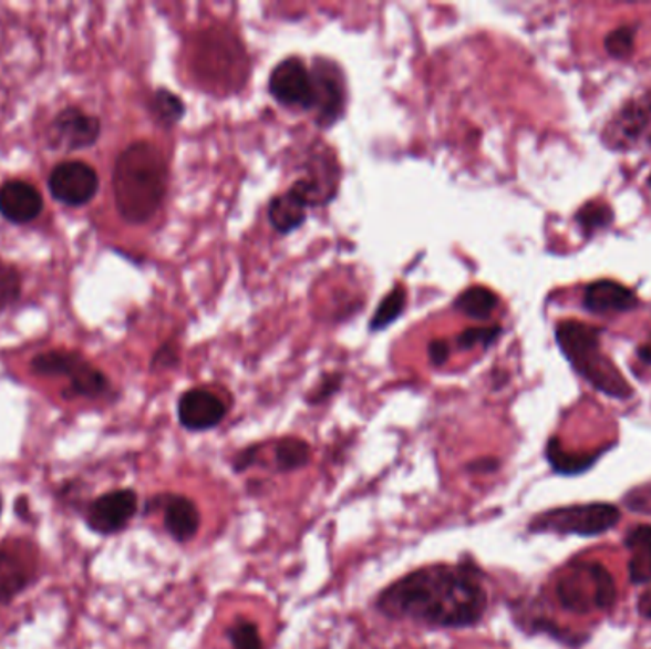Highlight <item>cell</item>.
<instances>
[{"mask_svg":"<svg viewBox=\"0 0 651 649\" xmlns=\"http://www.w3.org/2000/svg\"><path fill=\"white\" fill-rule=\"evenodd\" d=\"M621 518L616 505L610 503H585L571 507L552 508L547 513L537 514L529 522L531 534L583 535L592 537L613 528Z\"/></svg>","mask_w":651,"mask_h":649,"instance_id":"cell-5","label":"cell"},{"mask_svg":"<svg viewBox=\"0 0 651 649\" xmlns=\"http://www.w3.org/2000/svg\"><path fill=\"white\" fill-rule=\"evenodd\" d=\"M309 442L298 436H285L271 446V467L275 473L290 474L306 468L311 463Z\"/></svg>","mask_w":651,"mask_h":649,"instance_id":"cell-20","label":"cell"},{"mask_svg":"<svg viewBox=\"0 0 651 649\" xmlns=\"http://www.w3.org/2000/svg\"><path fill=\"white\" fill-rule=\"evenodd\" d=\"M589 568L587 562H579L574 571H568L557 585V596L560 606L574 611V614H587L595 608L592 598L587 595V585H589Z\"/></svg>","mask_w":651,"mask_h":649,"instance_id":"cell-18","label":"cell"},{"mask_svg":"<svg viewBox=\"0 0 651 649\" xmlns=\"http://www.w3.org/2000/svg\"><path fill=\"white\" fill-rule=\"evenodd\" d=\"M557 339L558 346L577 372L600 393L621 400L631 396L629 383L600 351V332L597 328L576 320H566L558 324Z\"/></svg>","mask_w":651,"mask_h":649,"instance_id":"cell-3","label":"cell"},{"mask_svg":"<svg viewBox=\"0 0 651 649\" xmlns=\"http://www.w3.org/2000/svg\"><path fill=\"white\" fill-rule=\"evenodd\" d=\"M225 638L231 643V649H265L259 627L251 619L232 621L225 630Z\"/></svg>","mask_w":651,"mask_h":649,"instance_id":"cell-24","label":"cell"},{"mask_svg":"<svg viewBox=\"0 0 651 649\" xmlns=\"http://www.w3.org/2000/svg\"><path fill=\"white\" fill-rule=\"evenodd\" d=\"M650 185H651V176H650Z\"/></svg>","mask_w":651,"mask_h":649,"instance_id":"cell-37","label":"cell"},{"mask_svg":"<svg viewBox=\"0 0 651 649\" xmlns=\"http://www.w3.org/2000/svg\"><path fill=\"white\" fill-rule=\"evenodd\" d=\"M545 455H547V461H549L550 467H552L555 473L564 474V476H574V474H581L585 473V471H589V468L597 463L598 457L602 455V452H566V450L560 446L558 439H550Z\"/></svg>","mask_w":651,"mask_h":649,"instance_id":"cell-21","label":"cell"},{"mask_svg":"<svg viewBox=\"0 0 651 649\" xmlns=\"http://www.w3.org/2000/svg\"><path fill=\"white\" fill-rule=\"evenodd\" d=\"M44 198L33 183L10 179L0 185V216L10 224L28 225L41 217Z\"/></svg>","mask_w":651,"mask_h":649,"instance_id":"cell-15","label":"cell"},{"mask_svg":"<svg viewBox=\"0 0 651 649\" xmlns=\"http://www.w3.org/2000/svg\"><path fill=\"white\" fill-rule=\"evenodd\" d=\"M577 222L585 233H595L611 222V210L602 203H589L577 214Z\"/></svg>","mask_w":651,"mask_h":649,"instance_id":"cell-27","label":"cell"},{"mask_svg":"<svg viewBox=\"0 0 651 649\" xmlns=\"http://www.w3.org/2000/svg\"><path fill=\"white\" fill-rule=\"evenodd\" d=\"M373 608L391 621L434 630L473 629L488 611V590L475 560L428 564L402 575L375 596Z\"/></svg>","mask_w":651,"mask_h":649,"instance_id":"cell-1","label":"cell"},{"mask_svg":"<svg viewBox=\"0 0 651 649\" xmlns=\"http://www.w3.org/2000/svg\"><path fill=\"white\" fill-rule=\"evenodd\" d=\"M634 47V33L631 28L618 29L606 39V48L616 58H627Z\"/></svg>","mask_w":651,"mask_h":649,"instance_id":"cell-30","label":"cell"},{"mask_svg":"<svg viewBox=\"0 0 651 649\" xmlns=\"http://www.w3.org/2000/svg\"><path fill=\"white\" fill-rule=\"evenodd\" d=\"M428 357L434 365H442L448 360V346L444 341H433L428 346Z\"/></svg>","mask_w":651,"mask_h":649,"instance_id":"cell-33","label":"cell"},{"mask_svg":"<svg viewBox=\"0 0 651 649\" xmlns=\"http://www.w3.org/2000/svg\"><path fill=\"white\" fill-rule=\"evenodd\" d=\"M624 545L631 550L629 575L632 585H648L651 581V526H634L624 537Z\"/></svg>","mask_w":651,"mask_h":649,"instance_id":"cell-19","label":"cell"},{"mask_svg":"<svg viewBox=\"0 0 651 649\" xmlns=\"http://www.w3.org/2000/svg\"><path fill=\"white\" fill-rule=\"evenodd\" d=\"M338 389H340V375L328 379L326 383H322V385L319 387V391L312 394L309 400H311L312 404H320V402H324L326 399H330Z\"/></svg>","mask_w":651,"mask_h":649,"instance_id":"cell-32","label":"cell"},{"mask_svg":"<svg viewBox=\"0 0 651 649\" xmlns=\"http://www.w3.org/2000/svg\"><path fill=\"white\" fill-rule=\"evenodd\" d=\"M317 92V121L320 126H332L345 107V86L340 69L332 61L320 60L311 71Z\"/></svg>","mask_w":651,"mask_h":649,"instance_id":"cell-14","label":"cell"},{"mask_svg":"<svg viewBox=\"0 0 651 649\" xmlns=\"http://www.w3.org/2000/svg\"><path fill=\"white\" fill-rule=\"evenodd\" d=\"M638 611H640L642 616L648 617V619H651V590L650 593H645V595L638 600Z\"/></svg>","mask_w":651,"mask_h":649,"instance_id":"cell-34","label":"cell"},{"mask_svg":"<svg viewBox=\"0 0 651 649\" xmlns=\"http://www.w3.org/2000/svg\"><path fill=\"white\" fill-rule=\"evenodd\" d=\"M0 513H2V497H0Z\"/></svg>","mask_w":651,"mask_h":649,"instance_id":"cell-36","label":"cell"},{"mask_svg":"<svg viewBox=\"0 0 651 649\" xmlns=\"http://www.w3.org/2000/svg\"><path fill=\"white\" fill-rule=\"evenodd\" d=\"M140 499L134 490L121 487L90 501L84 511V521L94 534L115 535L128 528L130 522L136 516Z\"/></svg>","mask_w":651,"mask_h":649,"instance_id":"cell-8","label":"cell"},{"mask_svg":"<svg viewBox=\"0 0 651 649\" xmlns=\"http://www.w3.org/2000/svg\"><path fill=\"white\" fill-rule=\"evenodd\" d=\"M48 189L58 203L79 208L94 200L100 190V176L89 163L65 161L52 169L48 177Z\"/></svg>","mask_w":651,"mask_h":649,"instance_id":"cell-10","label":"cell"},{"mask_svg":"<svg viewBox=\"0 0 651 649\" xmlns=\"http://www.w3.org/2000/svg\"><path fill=\"white\" fill-rule=\"evenodd\" d=\"M163 511L166 534L179 545H187L197 537L203 526V514L197 503L184 494H161L147 503V511Z\"/></svg>","mask_w":651,"mask_h":649,"instance_id":"cell-13","label":"cell"},{"mask_svg":"<svg viewBox=\"0 0 651 649\" xmlns=\"http://www.w3.org/2000/svg\"><path fill=\"white\" fill-rule=\"evenodd\" d=\"M585 307L595 312L629 311L638 303L637 296L629 288L613 280H598L587 286Z\"/></svg>","mask_w":651,"mask_h":649,"instance_id":"cell-17","label":"cell"},{"mask_svg":"<svg viewBox=\"0 0 651 649\" xmlns=\"http://www.w3.org/2000/svg\"><path fill=\"white\" fill-rule=\"evenodd\" d=\"M168 190V166L163 151L149 142H134L116 156L113 193L126 224L143 225L163 208Z\"/></svg>","mask_w":651,"mask_h":649,"instance_id":"cell-2","label":"cell"},{"mask_svg":"<svg viewBox=\"0 0 651 649\" xmlns=\"http://www.w3.org/2000/svg\"><path fill=\"white\" fill-rule=\"evenodd\" d=\"M31 372L42 378L69 379L65 399H105L111 393V381L81 352L71 349H50L37 354L29 362Z\"/></svg>","mask_w":651,"mask_h":649,"instance_id":"cell-4","label":"cell"},{"mask_svg":"<svg viewBox=\"0 0 651 649\" xmlns=\"http://www.w3.org/2000/svg\"><path fill=\"white\" fill-rule=\"evenodd\" d=\"M502 328L499 326H486V328H468L457 338V346L462 349H473V347H488L499 338Z\"/></svg>","mask_w":651,"mask_h":649,"instance_id":"cell-29","label":"cell"},{"mask_svg":"<svg viewBox=\"0 0 651 649\" xmlns=\"http://www.w3.org/2000/svg\"><path fill=\"white\" fill-rule=\"evenodd\" d=\"M151 113L155 115L156 121L166 126L176 124L182 121L185 115V105L176 94H172L170 90H156L149 103Z\"/></svg>","mask_w":651,"mask_h":649,"instance_id":"cell-23","label":"cell"},{"mask_svg":"<svg viewBox=\"0 0 651 649\" xmlns=\"http://www.w3.org/2000/svg\"><path fill=\"white\" fill-rule=\"evenodd\" d=\"M604 142L613 151H632L651 143V92L632 97L608 122Z\"/></svg>","mask_w":651,"mask_h":649,"instance_id":"cell-7","label":"cell"},{"mask_svg":"<svg viewBox=\"0 0 651 649\" xmlns=\"http://www.w3.org/2000/svg\"><path fill=\"white\" fill-rule=\"evenodd\" d=\"M100 136H102V121L75 105L60 111L48 128L50 147L68 151V153L89 150L97 143Z\"/></svg>","mask_w":651,"mask_h":649,"instance_id":"cell-9","label":"cell"},{"mask_svg":"<svg viewBox=\"0 0 651 649\" xmlns=\"http://www.w3.org/2000/svg\"><path fill=\"white\" fill-rule=\"evenodd\" d=\"M269 92L285 107L314 111L317 105L312 73L299 58H288L272 69Z\"/></svg>","mask_w":651,"mask_h":649,"instance_id":"cell-11","label":"cell"},{"mask_svg":"<svg viewBox=\"0 0 651 649\" xmlns=\"http://www.w3.org/2000/svg\"><path fill=\"white\" fill-rule=\"evenodd\" d=\"M33 574L28 556H21L14 548L0 547V606L14 602L33 581Z\"/></svg>","mask_w":651,"mask_h":649,"instance_id":"cell-16","label":"cell"},{"mask_svg":"<svg viewBox=\"0 0 651 649\" xmlns=\"http://www.w3.org/2000/svg\"><path fill=\"white\" fill-rule=\"evenodd\" d=\"M497 303H499V299L494 291L484 288V286H473L455 299L454 307L457 311H462L463 315L475 318V320H486L494 315Z\"/></svg>","mask_w":651,"mask_h":649,"instance_id":"cell-22","label":"cell"},{"mask_svg":"<svg viewBox=\"0 0 651 649\" xmlns=\"http://www.w3.org/2000/svg\"><path fill=\"white\" fill-rule=\"evenodd\" d=\"M21 275L18 267L0 257V312L7 311L21 298Z\"/></svg>","mask_w":651,"mask_h":649,"instance_id":"cell-26","label":"cell"},{"mask_svg":"<svg viewBox=\"0 0 651 649\" xmlns=\"http://www.w3.org/2000/svg\"><path fill=\"white\" fill-rule=\"evenodd\" d=\"M197 71L204 81L232 86L235 81L245 82L246 58L231 34L214 31L204 37L197 50Z\"/></svg>","mask_w":651,"mask_h":649,"instance_id":"cell-6","label":"cell"},{"mask_svg":"<svg viewBox=\"0 0 651 649\" xmlns=\"http://www.w3.org/2000/svg\"><path fill=\"white\" fill-rule=\"evenodd\" d=\"M467 473L471 474H492L499 468V461L494 457H480V460L471 461L467 463Z\"/></svg>","mask_w":651,"mask_h":649,"instance_id":"cell-31","label":"cell"},{"mask_svg":"<svg viewBox=\"0 0 651 649\" xmlns=\"http://www.w3.org/2000/svg\"><path fill=\"white\" fill-rule=\"evenodd\" d=\"M229 406L210 389H190L177 402V420L189 433H206L224 423Z\"/></svg>","mask_w":651,"mask_h":649,"instance_id":"cell-12","label":"cell"},{"mask_svg":"<svg viewBox=\"0 0 651 649\" xmlns=\"http://www.w3.org/2000/svg\"><path fill=\"white\" fill-rule=\"evenodd\" d=\"M595 574H597V608L610 609L618 600V589H616L613 575L598 562H595Z\"/></svg>","mask_w":651,"mask_h":649,"instance_id":"cell-28","label":"cell"},{"mask_svg":"<svg viewBox=\"0 0 651 649\" xmlns=\"http://www.w3.org/2000/svg\"><path fill=\"white\" fill-rule=\"evenodd\" d=\"M638 357H640V360L645 362V364H651V339L648 343H644V346L638 349Z\"/></svg>","mask_w":651,"mask_h":649,"instance_id":"cell-35","label":"cell"},{"mask_svg":"<svg viewBox=\"0 0 651 649\" xmlns=\"http://www.w3.org/2000/svg\"><path fill=\"white\" fill-rule=\"evenodd\" d=\"M404 307H406V290L396 288V290L389 293L388 298L381 301L378 311L373 315L372 322H370V328H372L373 332L385 330L388 326L393 324L396 318L401 317Z\"/></svg>","mask_w":651,"mask_h":649,"instance_id":"cell-25","label":"cell"}]
</instances>
